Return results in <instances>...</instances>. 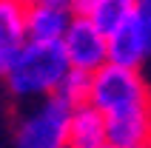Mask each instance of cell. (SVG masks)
<instances>
[{"label": "cell", "instance_id": "ba28073f", "mask_svg": "<svg viewBox=\"0 0 151 148\" xmlns=\"http://www.w3.org/2000/svg\"><path fill=\"white\" fill-rule=\"evenodd\" d=\"M109 142L114 148H151V106L109 117Z\"/></svg>", "mask_w": 151, "mask_h": 148}, {"label": "cell", "instance_id": "30bf717a", "mask_svg": "<svg viewBox=\"0 0 151 148\" xmlns=\"http://www.w3.org/2000/svg\"><path fill=\"white\" fill-rule=\"evenodd\" d=\"M134 3L137 0H97L94 9L88 11V17L106 34H111L114 29H120L123 23H128L134 17Z\"/></svg>", "mask_w": 151, "mask_h": 148}, {"label": "cell", "instance_id": "8992f818", "mask_svg": "<svg viewBox=\"0 0 151 148\" xmlns=\"http://www.w3.org/2000/svg\"><path fill=\"white\" fill-rule=\"evenodd\" d=\"M74 20V11L68 6L57 3H37V6H26V26H29V40L40 43H60L63 34Z\"/></svg>", "mask_w": 151, "mask_h": 148}, {"label": "cell", "instance_id": "4fadbf2b", "mask_svg": "<svg viewBox=\"0 0 151 148\" xmlns=\"http://www.w3.org/2000/svg\"><path fill=\"white\" fill-rule=\"evenodd\" d=\"M94 3H97V0H68V9H71L74 14H88L94 9Z\"/></svg>", "mask_w": 151, "mask_h": 148}, {"label": "cell", "instance_id": "52a82bcc", "mask_svg": "<svg viewBox=\"0 0 151 148\" xmlns=\"http://www.w3.org/2000/svg\"><path fill=\"white\" fill-rule=\"evenodd\" d=\"M109 142V117L94 103L71 108L68 120V148H97Z\"/></svg>", "mask_w": 151, "mask_h": 148}, {"label": "cell", "instance_id": "277c9868", "mask_svg": "<svg viewBox=\"0 0 151 148\" xmlns=\"http://www.w3.org/2000/svg\"><path fill=\"white\" fill-rule=\"evenodd\" d=\"M63 49L74 68L83 71H100L109 63V34L94 23L88 14H74L68 32L63 34Z\"/></svg>", "mask_w": 151, "mask_h": 148}, {"label": "cell", "instance_id": "8fae6325", "mask_svg": "<svg viewBox=\"0 0 151 148\" xmlns=\"http://www.w3.org/2000/svg\"><path fill=\"white\" fill-rule=\"evenodd\" d=\"M91 80H94V74L91 71H83V68H68L66 77L60 80L57 85V94L66 106H83V103H91Z\"/></svg>", "mask_w": 151, "mask_h": 148}, {"label": "cell", "instance_id": "5b68a950", "mask_svg": "<svg viewBox=\"0 0 151 148\" xmlns=\"http://www.w3.org/2000/svg\"><path fill=\"white\" fill-rule=\"evenodd\" d=\"M29 43L26 6L20 0H0V77H6L20 51Z\"/></svg>", "mask_w": 151, "mask_h": 148}, {"label": "cell", "instance_id": "5bb4252c", "mask_svg": "<svg viewBox=\"0 0 151 148\" xmlns=\"http://www.w3.org/2000/svg\"><path fill=\"white\" fill-rule=\"evenodd\" d=\"M23 6H37V3H57V6H68V0H20Z\"/></svg>", "mask_w": 151, "mask_h": 148}, {"label": "cell", "instance_id": "9c48e42d", "mask_svg": "<svg viewBox=\"0 0 151 148\" xmlns=\"http://www.w3.org/2000/svg\"><path fill=\"white\" fill-rule=\"evenodd\" d=\"M148 57H151V51H148V46H145V40H143V34H140L134 20L123 23L120 29H114L109 34V63L140 68Z\"/></svg>", "mask_w": 151, "mask_h": 148}, {"label": "cell", "instance_id": "7a4b0ae2", "mask_svg": "<svg viewBox=\"0 0 151 148\" xmlns=\"http://www.w3.org/2000/svg\"><path fill=\"white\" fill-rule=\"evenodd\" d=\"M91 103L106 117H114V114H126L134 108L151 106V91L145 85L140 68L106 63L100 71H94Z\"/></svg>", "mask_w": 151, "mask_h": 148}, {"label": "cell", "instance_id": "3957f363", "mask_svg": "<svg viewBox=\"0 0 151 148\" xmlns=\"http://www.w3.org/2000/svg\"><path fill=\"white\" fill-rule=\"evenodd\" d=\"M68 120L71 106H66L57 94L34 100L14 125L17 148H68Z\"/></svg>", "mask_w": 151, "mask_h": 148}, {"label": "cell", "instance_id": "7c38bea8", "mask_svg": "<svg viewBox=\"0 0 151 148\" xmlns=\"http://www.w3.org/2000/svg\"><path fill=\"white\" fill-rule=\"evenodd\" d=\"M131 20L137 23L145 46H148V51H151V0H137L134 3V17H131Z\"/></svg>", "mask_w": 151, "mask_h": 148}, {"label": "cell", "instance_id": "9a60e30c", "mask_svg": "<svg viewBox=\"0 0 151 148\" xmlns=\"http://www.w3.org/2000/svg\"><path fill=\"white\" fill-rule=\"evenodd\" d=\"M97 148H114V145H111V142H106V145H97Z\"/></svg>", "mask_w": 151, "mask_h": 148}, {"label": "cell", "instance_id": "6da1fadb", "mask_svg": "<svg viewBox=\"0 0 151 148\" xmlns=\"http://www.w3.org/2000/svg\"><path fill=\"white\" fill-rule=\"evenodd\" d=\"M71 68L63 43H40L29 40L20 57L12 63L3 83L14 100H43L57 91L60 80Z\"/></svg>", "mask_w": 151, "mask_h": 148}]
</instances>
